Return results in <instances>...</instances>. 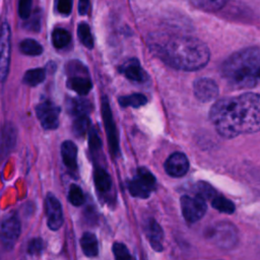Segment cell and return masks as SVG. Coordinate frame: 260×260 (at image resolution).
Masks as SVG:
<instances>
[{
  "label": "cell",
  "instance_id": "17",
  "mask_svg": "<svg viewBox=\"0 0 260 260\" xmlns=\"http://www.w3.org/2000/svg\"><path fill=\"white\" fill-rule=\"evenodd\" d=\"M61 156L66 168L75 173L77 171V147L72 141L66 140L62 143Z\"/></svg>",
  "mask_w": 260,
  "mask_h": 260
},
{
  "label": "cell",
  "instance_id": "4",
  "mask_svg": "<svg viewBox=\"0 0 260 260\" xmlns=\"http://www.w3.org/2000/svg\"><path fill=\"white\" fill-rule=\"evenodd\" d=\"M67 86L79 95H86L92 87L86 68L78 61H70L67 65Z\"/></svg>",
  "mask_w": 260,
  "mask_h": 260
},
{
  "label": "cell",
  "instance_id": "12",
  "mask_svg": "<svg viewBox=\"0 0 260 260\" xmlns=\"http://www.w3.org/2000/svg\"><path fill=\"white\" fill-rule=\"evenodd\" d=\"M45 209L49 229L52 231L59 230L63 224L64 216L60 201L52 193H49L46 197Z\"/></svg>",
  "mask_w": 260,
  "mask_h": 260
},
{
  "label": "cell",
  "instance_id": "25",
  "mask_svg": "<svg viewBox=\"0 0 260 260\" xmlns=\"http://www.w3.org/2000/svg\"><path fill=\"white\" fill-rule=\"evenodd\" d=\"M19 49L22 54L27 56H39L43 53L42 45L32 39H25L19 44Z\"/></svg>",
  "mask_w": 260,
  "mask_h": 260
},
{
  "label": "cell",
  "instance_id": "5",
  "mask_svg": "<svg viewBox=\"0 0 260 260\" xmlns=\"http://www.w3.org/2000/svg\"><path fill=\"white\" fill-rule=\"evenodd\" d=\"M155 177L145 168H138L132 180L127 182L129 193L138 198L145 199L155 189Z\"/></svg>",
  "mask_w": 260,
  "mask_h": 260
},
{
  "label": "cell",
  "instance_id": "2",
  "mask_svg": "<svg viewBox=\"0 0 260 260\" xmlns=\"http://www.w3.org/2000/svg\"><path fill=\"white\" fill-rule=\"evenodd\" d=\"M147 43L155 56L178 70H199L208 63L210 58L208 47L193 37L152 35Z\"/></svg>",
  "mask_w": 260,
  "mask_h": 260
},
{
  "label": "cell",
  "instance_id": "21",
  "mask_svg": "<svg viewBox=\"0 0 260 260\" xmlns=\"http://www.w3.org/2000/svg\"><path fill=\"white\" fill-rule=\"evenodd\" d=\"M118 102H119V105L123 108H127V107L140 108L147 103V99L142 93H131V94L120 96Z\"/></svg>",
  "mask_w": 260,
  "mask_h": 260
},
{
  "label": "cell",
  "instance_id": "9",
  "mask_svg": "<svg viewBox=\"0 0 260 260\" xmlns=\"http://www.w3.org/2000/svg\"><path fill=\"white\" fill-rule=\"evenodd\" d=\"M11 54V31L7 22L0 26V83L5 82L10 65Z\"/></svg>",
  "mask_w": 260,
  "mask_h": 260
},
{
  "label": "cell",
  "instance_id": "16",
  "mask_svg": "<svg viewBox=\"0 0 260 260\" xmlns=\"http://www.w3.org/2000/svg\"><path fill=\"white\" fill-rule=\"evenodd\" d=\"M145 235L151 245V247L156 251L162 250V239L164 232L159 224L153 219L149 218L145 222Z\"/></svg>",
  "mask_w": 260,
  "mask_h": 260
},
{
  "label": "cell",
  "instance_id": "10",
  "mask_svg": "<svg viewBox=\"0 0 260 260\" xmlns=\"http://www.w3.org/2000/svg\"><path fill=\"white\" fill-rule=\"evenodd\" d=\"M36 113L44 129L54 130L59 126L60 108L50 100L41 102L36 107Z\"/></svg>",
  "mask_w": 260,
  "mask_h": 260
},
{
  "label": "cell",
  "instance_id": "34",
  "mask_svg": "<svg viewBox=\"0 0 260 260\" xmlns=\"http://www.w3.org/2000/svg\"><path fill=\"white\" fill-rule=\"evenodd\" d=\"M43 247H44V244L41 239H39V238L34 239L29 242V244L27 246V253L29 255H38L42 252Z\"/></svg>",
  "mask_w": 260,
  "mask_h": 260
},
{
  "label": "cell",
  "instance_id": "32",
  "mask_svg": "<svg viewBox=\"0 0 260 260\" xmlns=\"http://www.w3.org/2000/svg\"><path fill=\"white\" fill-rule=\"evenodd\" d=\"M101 148H102V141L99 136V133L94 127H91L89 132V149L91 153H93V152H98V150H100Z\"/></svg>",
  "mask_w": 260,
  "mask_h": 260
},
{
  "label": "cell",
  "instance_id": "19",
  "mask_svg": "<svg viewBox=\"0 0 260 260\" xmlns=\"http://www.w3.org/2000/svg\"><path fill=\"white\" fill-rule=\"evenodd\" d=\"M91 109L90 103L82 98L71 99L68 102V112L74 118L78 116L88 115Z\"/></svg>",
  "mask_w": 260,
  "mask_h": 260
},
{
  "label": "cell",
  "instance_id": "14",
  "mask_svg": "<svg viewBox=\"0 0 260 260\" xmlns=\"http://www.w3.org/2000/svg\"><path fill=\"white\" fill-rule=\"evenodd\" d=\"M164 167L168 175L174 178H179L187 174L189 170V161L184 153L174 152L167 158Z\"/></svg>",
  "mask_w": 260,
  "mask_h": 260
},
{
  "label": "cell",
  "instance_id": "31",
  "mask_svg": "<svg viewBox=\"0 0 260 260\" xmlns=\"http://www.w3.org/2000/svg\"><path fill=\"white\" fill-rule=\"evenodd\" d=\"M113 254L116 259H132L127 247L123 243H115L113 245Z\"/></svg>",
  "mask_w": 260,
  "mask_h": 260
},
{
  "label": "cell",
  "instance_id": "15",
  "mask_svg": "<svg viewBox=\"0 0 260 260\" xmlns=\"http://www.w3.org/2000/svg\"><path fill=\"white\" fill-rule=\"evenodd\" d=\"M120 72L130 81L144 83L147 80V74L136 58H131L124 62L120 67Z\"/></svg>",
  "mask_w": 260,
  "mask_h": 260
},
{
  "label": "cell",
  "instance_id": "11",
  "mask_svg": "<svg viewBox=\"0 0 260 260\" xmlns=\"http://www.w3.org/2000/svg\"><path fill=\"white\" fill-rule=\"evenodd\" d=\"M102 116L104 119L106 131H107L110 151L113 156H117L120 152L118 132L116 129V125H115V121H114V118L112 115L110 104L106 96H104L102 100Z\"/></svg>",
  "mask_w": 260,
  "mask_h": 260
},
{
  "label": "cell",
  "instance_id": "8",
  "mask_svg": "<svg viewBox=\"0 0 260 260\" xmlns=\"http://www.w3.org/2000/svg\"><path fill=\"white\" fill-rule=\"evenodd\" d=\"M180 204L184 218L190 223L198 221L207 209L205 200L198 195H183L180 199Z\"/></svg>",
  "mask_w": 260,
  "mask_h": 260
},
{
  "label": "cell",
  "instance_id": "33",
  "mask_svg": "<svg viewBox=\"0 0 260 260\" xmlns=\"http://www.w3.org/2000/svg\"><path fill=\"white\" fill-rule=\"evenodd\" d=\"M32 0H19L18 13L22 19H27L30 16Z\"/></svg>",
  "mask_w": 260,
  "mask_h": 260
},
{
  "label": "cell",
  "instance_id": "27",
  "mask_svg": "<svg viewBox=\"0 0 260 260\" xmlns=\"http://www.w3.org/2000/svg\"><path fill=\"white\" fill-rule=\"evenodd\" d=\"M89 117L88 115H83V116H78L73 118V123H72V129L73 133L78 136L82 137L85 135V133L89 130Z\"/></svg>",
  "mask_w": 260,
  "mask_h": 260
},
{
  "label": "cell",
  "instance_id": "7",
  "mask_svg": "<svg viewBox=\"0 0 260 260\" xmlns=\"http://www.w3.org/2000/svg\"><path fill=\"white\" fill-rule=\"evenodd\" d=\"M20 231V221L16 213H10L2 219L0 223V243L6 250L13 249Z\"/></svg>",
  "mask_w": 260,
  "mask_h": 260
},
{
  "label": "cell",
  "instance_id": "1",
  "mask_svg": "<svg viewBox=\"0 0 260 260\" xmlns=\"http://www.w3.org/2000/svg\"><path fill=\"white\" fill-rule=\"evenodd\" d=\"M209 118L217 133L225 138L256 133L260 128L259 94L246 92L219 100L210 109Z\"/></svg>",
  "mask_w": 260,
  "mask_h": 260
},
{
  "label": "cell",
  "instance_id": "30",
  "mask_svg": "<svg viewBox=\"0 0 260 260\" xmlns=\"http://www.w3.org/2000/svg\"><path fill=\"white\" fill-rule=\"evenodd\" d=\"M196 195L202 197L204 200H210L215 195V190L205 182H198L196 184Z\"/></svg>",
  "mask_w": 260,
  "mask_h": 260
},
{
  "label": "cell",
  "instance_id": "6",
  "mask_svg": "<svg viewBox=\"0 0 260 260\" xmlns=\"http://www.w3.org/2000/svg\"><path fill=\"white\" fill-rule=\"evenodd\" d=\"M209 240L221 249H232L237 244V229L230 222H218L209 229Z\"/></svg>",
  "mask_w": 260,
  "mask_h": 260
},
{
  "label": "cell",
  "instance_id": "28",
  "mask_svg": "<svg viewBox=\"0 0 260 260\" xmlns=\"http://www.w3.org/2000/svg\"><path fill=\"white\" fill-rule=\"evenodd\" d=\"M77 35H78L79 41L82 43V45L84 47H86L87 49H92V47H93V38H92L89 26L85 22H81V23L78 24Z\"/></svg>",
  "mask_w": 260,
  "mask_h": 260
},
{
  "label": "cell",
  "instance_id": "23",
  "mask_svg": "<svg viewBox=\"0 0 260 260\" xmlns=\"http://www.w3.org/2000/svg\"><path fill=\"white\" fill-rule=\"evenodd\" d=\"M71 42V35L64 28H55L52 34V43L56 49H63Z\"/></svg>",
  "mask_w": 260,
  "mask_h": 260
},
{
  "label": "cell",
  "instance_id": "22",
  "mask_svg": "<svg viewBox=\"0 0 260 260\" xmlns=\"http://www.w3.org/2000/svg\"><path fill=\"white\" fill-rule=\"evenodd\" d=\"M211 205L214 209L218 210L219 212L222 213H228V214H232L236 207L235 204L228 198L221 196V195H214L211 199Z\"/></svg>",
  "mask_w": 260,
  "mask_h": 260
},
{
  "label": "cell",
  "instance_id": "3",
  "mask_svg": "<svg viewBox=\"0 0 260 260\" xmlns=\"http://www.w3.org/2000/svg\"><path fill=\"white\" fill-rule=\"evenodd\" d=\"M259 69V48L250 47L230 56L221 65V75L234 88H252L258 84Z\"/></svg>",
  "mask_w": 260,
  "mask_h": 260
},
{
  "label": "cell",
  "instance_id": "20",
  "mask_svg": "<svg viewBox=\"0 0 260 260\" xmlns=\"http://www.w3.org/2000/svg\"><path fill=\"white\" fill-rule=\"evenodd\" d=\"M80 246L83 253L88 257H95L99 254L96 237L89 232H85L80 239Z\"/></svg>",
  "mask_w": 260,
  "mask_h": 260
},
{
  "label": "cell",
  "instance_id": "24",
  "mask_svg": "<svg viewBox=\"0 0 260 260\" xmlns=\"http://www.w3.org/2000/svg\"><path fill=\"white\" fill-rule=\"evenodd\" d=\"M194 6L206 10V11H216L221 9L230 0H187Z\"/></svg>",
  "mask_w": 260,
  "mask_h": 260
},
{
  "label": "cell",
  "instance_id": "29",
  "mask_svg": "<svg viewBox=\"0 0 260 260\" xmlns=\"http://www.w3.org/2000/svg\"><path fill=\"white\" fill-rule=\"evenodd\" d=\"M84 195L81 188L75 184H72L68 192V200L74 206H80L84 203Z\"/></svg>",
  "mask_w": 260,
  "mask_h": 260
},
{
  "label": "cell",
  "instance_id": "13",
  "mask_svg": "<svg viewBox=\"0 0 260 260\" xmlns=\"http://www.w3.org/2000/svg\"><path fill=\"white\" fill-rule=\"evenodd\" d=\"M194 94L202 103H207L214 100L218 94V86L216 82L207 77L198 78L193 83Z\"/></svg>",
  "mask_w": 260,
  "mask_h": 260
},
{
  "label": "cell",
  "instance_id": "35",
  "mask_svg": "<svg viewBox=\"0 0 260 260\" xmlns=\"http://www.w3.org/2000/svg\"><path fill=\"white\" fill-rule=\"evenodd\" d=\"M72 9V0H57V10L62 15L70 14Z\"/></svg>",
  "mask_w": 260,
  "mask_h": 260
},
{
  "label": "cell",
  "instance_id": "26",
  "mask_svg": "<svg viewBox=\"0 0 260 260\" xmlns=\"http://www.w3.org/2000/svg\"><path fill=\"white\" fill-rule=\"evenodd\" d=\"M46 70L43 68H35L27 70L23 75V82L29 86H36L44 81Z\"/></svg>",
  "mask_w": 260,
  "mask_h": 260
},
{
  "label": "cell",
  "instance_id": "36",
  "mask_svg": "<svg viewBox=\"0 0 260 260\" xmlns=\"http://www.w3.org/2000/svg\"><path fill=\"white\" fill-rule=\"evenodd\" d=\"M88 7H89V0H79V2H78L79 14H81V15L86 14Z\"/></svg>",
  "mask_w": 260,
  "mask_h": 260
},
{
  "label": "cell",
  "instance_id": "18",
  "mask_svg": "<svg viewBox=\"0 0 260 260\" xmlns=\"http://www.w3.org/2000/svg\"><path fill=\"white\" fill-rule=\"evenodd\" d=\"M93 181L95 188L101 193H108L112 189V179L107 170L101 166H96L93 171Z\"/></svg>",
  "mask_w": 260,
  "mask_h": 260
}]
</instances>
